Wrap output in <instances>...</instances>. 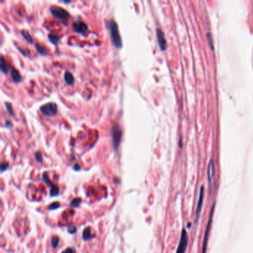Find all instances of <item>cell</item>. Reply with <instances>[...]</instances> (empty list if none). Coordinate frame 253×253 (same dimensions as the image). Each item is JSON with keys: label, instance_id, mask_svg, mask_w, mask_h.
Returning <instances> with one entry per match:
<instances>
[{"label": "cell", "instance_id": "obj_1", "mask_svg": "<svg viewBox=\"0 0 253 253\" xmlns=\"http://www.w3.org/2000/svg\"><path fill=\"white\" fill-rule=\"evenodd\" d=\"M105 23H106V27L109 30L111 39L113 45L117 48H121L123 46V42H122L121 36L120 34L118 25L117 23L114 20H110L108 21H106Z\"/></svg>", "mask_w": 253, "mask_h": 253}, {"label": "cell", "instance_id": "obj_2", "mask_svg": "<svg viewBox=\"0 0 253 253\" xmlns=\"http://www.w3.org/2000/svg\"><path fill=\"white\" fill-rule=\"evenodd\" d=\"M122 137H123V132H122L120 126L117 124L113 125L111 128V137L115 151L118 149L120 145Z\"/></svg>", "mask_w": 253, "mask_h": 253}, {"label": "cell", "instance_id": "obj_3", "mask_svg": "<svg viewBox=\"0 0 253 253\" xmlns=\"http://www.w3.org/2000/svg\"><path fill=\"white\" fill-rule=\"evenodd\" d=\"M50 11L53 17L61 20H68L71 17V14L68 12V11L57 5H52L50 8Z\"/></svg>", "mask_w": 253, "mask_h": 253}, {"label": "cell", "instance_id": "obj_4", "mask_svg": "<svg viewBox=\"0 0 253 253\" xmlns=\"http://www.w3.org/2000/svg\"><path fill=\"white\" fill-rule=\"evenodd\" d=\"M215 203L213 204L212 207L211 212H210L209 218L208 223H207L206 228L205 231V235H204V239H203V248H202V253H206V248H207V243H208V240L209 237V232L210 230H211V226H212V222L213 219V215H214L215 212Z\"/></svg>", "mask_w": 253, "mask_h": 253}, {"label": "cell", "instance_id": "obj_5", "mask_svg": "<svg viewBox=\"0 0 253 253\" xmlns=\"http://www.w3.org/2000/svg\"><path fill=\"white\" fill-rule=\"evenodd\" d=\"M42 114L48 117H53L56 115L58 112L57 105L54 102H48V103L42 105L39 108Z\"/></svg>", "mask_w": 253, "mask_h": 253}, {"label": "cell", "instance_id": "obj_6", "mask_svg": "<svg viewBox=\"0 0 253 253\" xmlns=\"http://www.w3.org/2000/svg\"><path fill=\"white\" fill-rule=\"evenodd\" d=\"M188 244V235L186 229H183L181 232V239H180L179 244H178L177 253H185Z\"/></svg>", "mask_w": 253, "mask_h": 253}, {"label": "cell", "instance_id": "obj_7", "mask_svg": "<svg viewBox=\"0 0 253 253\" xmlns=\"http://www.w3.org/2000/svg\"><path fill=\"white\" fill-rule=\"evenodd\" d=\"M203 197H204V187L203 186H201L200 188V192H199V198L198 202H197V209H196V217H195V224H197L199 218H200V211H201L202 206H203Z\"/></svg>", "mask_w": 253, "mask_h": 253}, {"label": "cell", "instance_id": "obj_8", "mask_svg": "<svg viewBox=\"0 0 253 253\" xmlns=\"http://www.w3.org/2000/svg\"><path fill=\"white\" fill-rule=\"evenodd\" d=\"M73 28L74 31L80 34H85L88 31V27L82 20H77L73 23Z\"/></svg>", "mask_w": 253, "mask_h": 253}, {"label": "cell", "instance_id": "obj_9", "mask_svg": "<svg viewBox=\"0 0 253 253\" xmlns=\"http://www.w3.org/2000/svg\"><path fill=\"white\" fill-rule=\"evenodd\" d=\"M156 32H157V38L158 44H159L160 48L161 50H166V46H167V43H166V38H165V36H164L163 32L162 30L160 29V28H157Z\"/></svg>", "mask_w": 253, "mask_h": 253}, {"label": "cell", "instance_id": "obj_10", "mask_svg": "<svg viewBox=\"0 0 253 253\" xmlns=\"http://www.w3.org/2000/svg\"><path fill=\"white\" fill-rule=\"evenodd\" d=\"M215 175V166L214 163L212 160H210L208 166V181L209 186H212V183L213 178H214Z\"/></svg>", "mask_w": 253, "mask_h": 253}, {"label": "cell", "instance_id": "obj_11", "mask_svg": "<svg viewBox=\"0 0 253 253\" xmlns=\"http://www.w3.org/2000/svg\"><path fill=\"white\" fill-rule=\"evenodd\" d=\"M11 75L13 81L15 82V83H19L23 80V77H22L20 73L16 69H12V68H11Z\"/></svg>", "mask_w": 253, "mask_h": 253}, {"label": "cell", "instance_id": "obj_12", "mask_svg": "<svg viewBox=\"0 0 253 253\" xmlns=\"http://www.w3.org/2000/svg\"><path fill=\"white\" fill-rule=\"evenodd\" d=\"M0 68H1L2 72L5 74H7L9 72V71L11 70L10 66H9L8 62L6 61V59H5L3 56H1V66H0Z\"/></svg>", "mask_w": 253, "mask_h": 253}, {"label": "cell", "instance_id": "obj_13", "mask_svg": "<svg viewBox=\"0 0 253 253\" xmlns=\"http://www.w3.org/2000/svg\"><path fill=\"white\" fill-rule=\"evenodd\" d=\"M64 79H65V82L66 83V84L69 85H73L74 84V81H75L73 74L69 72H66V73H65Z\"/></svg>", "mask_w": 253, "mask_h": 253}, {"label": "cell", "instance_id": "obj_14", "mask_svg": "<svg viewBox=\"0 0 253 253\" xmlns=\"http://www.w3.org/2000/svg\"><path fill=\"white\" fill-rule=\"evenodd\" d=\"M21 34L22 36L25 38L27 42L31 44L34 43V39H33L32 36H31V34H30V33L28 32V31H26V30H22Z\"/></svg>", "mask_w": 253, "mask_h": 253}, {"label": "cell", "instance_id": "obj_15", "mask_svg": "<svg viewBox=\"0 0 253 253\" xmlns=\"http://www.w3.org/2000/svg\"><path fill=\"white\" fill-rule=\"evenodd\" d=\"M91 238V228H89V227H87V228H85V230L83 231V238L85 240V241H87V240L90 239Z\"/></svg>", "mask_w": 253, "mask_h": 253}, {"label": "cell", "instance_id": "obj_16", "mask_svg": "<svg viewBox=\"0 0 253 253\" xmlns=\"http://www.w3.org/2000/svg\"><path fill=\"white\" fill-rule=\"evenodd\" d=\"M36 50H37V51L42 55H46L47 53H48V50H47L45 47L39 45V44H36Z\"/></svg>", "mask_w": 253, "mask_h": 253}, {"label": "cell", "instance_id": "obj_17", "mask_svg": "<svg viewBox=\"0 0 253 253\" xmlns=\"http://www.w3.org/2000/svg\"><path fill=\"white\" fill-rule=\"evenodd\" d=\"M48 39H49V40L52 42V43L56 45V44L58 42V41L59 40V39H60V37L58 36L57 35H56V34H50L48 35Z\"/></svg>", "mask_w": 253, "mask_h": 253}, {"label": "cell", "instance_id": "obj_18", "mask_svg": "<svg viewBox=\"0 0 253 253\" xmlns=\"http://www.w3.org/2000/svg\"><path fill=\"white\" fill-rule=\"evenodd\" d=\"M5 108L6 109H7V111H8V114L11 117L14 116V110H13L12 104L11 103V102H7L5 103Z\"/></svg>", "mask_w": 253, "mask_h": 253}, {"label": "cell", "instance_id": "obj_19", "mask_svg": "<svg viewBox=\"0 0 253 253\" xmlns=\"http://www.w3.org/2000/svg\"><path fill=\"white\" fill-rule=\"evenodd\" d=\"M59 239L57 236H53L51 239V246L53 248L57 247L58 244H59Z\"/></svg>", "mask_w": 253, "mask_h": 253}, {"label": "cell", "instance_id": "obj_20", "mask_svg": "<svg viewBox=\"0 0 253 253\" xmlns=\"http://www.w3.org/2000/svg\"><path fill=\"white\" fill-rule=\"evenodd\" d=\"M59 194V188L57 186H53L50 189V195L51 196H56Z\"/></svg>", "mask_w": 253, "mask_h": 253}, {"label": "cell", "instance_id": "obj_21", "mask_svg": "<svg viewBox=\"0 0 253 253\" xmlns=\"http://www.w3.org/2000/svg\"><path fill=\"white\" fill-rule=\"evenodd\" d=\"M81 203V199L80 198H75L72 200V203H71V205L74 207H77L80 205V203Z\"/></svg>", "mask_w": 253, "mask_h": 253}, {"label": "cell", "instance_id": "obj_22", "mask_svg": "<svg viewBox=\"0 0 253 253\" xmlns=\"http://www.w3.org/2000/svg\"><path fill=\"white\" fill-rule=\"evenodd\" d=\"M35 157H36V160H37V162H39V163L42 162V155L41 152H39V151H36V152L35 153Z\"/></svg>", "mask_w": 253, "mask_h": 253}, {"label": "cell", "instance_id": "obj_23", "mask_svg": "<svg viewBox=\"0 0 253 253\" xmlns=\"http://www.w3.org/2000/svg\"><path fill=\"white\" fill-rule=\"evenodd\" d=\"M59 206H60V205H59V203H58V202H55V203H51V204L49 206L48 209H51V210L56 209L57 208H59Z\"/></svg>", "mask_w": 253, "mask_h": 253}, {"label": "cell", "instance_id": "obj_24", "mask_svg": "<svg viewBox=\"0 0 253 253\" xmlns=\"http://www.w3.org/2000/svg\"><path fill=\"white\" fill-rule=\"evenodd\" d=\"M8 166H9V163L8 162H2V165H1L2 172L5 171L6 169L8 168Z\"/></svg>", "mask_w": 253, "mask_h": 253}, {"label": "cell", "instance_id": "obj_25", "mask_svg": "<svg viewBox=\"0 0 253 253\" xmlns=\"http://www.w3.org/2000/svg\"><path fill=\"white\" fill-rule=\"evenodd\" d=\"M62 253H76V252L74 249H72V248H68V249H66V250L63 251Z\"/></svg>", "mask_w": 253, "mask_h": 253}, {"label": "cell", "instance_id": "obj_26", "mask_svg": "<svg viewBox=\"0 0 253 253\" xmlns=\"http://www.w3.org/2000/svg\"><path fill=\"white\" fill-rule=\"evenodd\" d=\"M69 232H70V233H74V232H76V228L74 226H72V227H69Z\"/></svg>", "mask_w": 253, "mask_h": 253}, {"label": "cell", "instance_id": "obj_27", "mask_svg": "<svg viewBox=\"0 0 253 253\" xmlns=\"http://www.w3.org/2000/svg\"><path fill=\"white\" fill-rule=\"evenodd\" d=\"M12 123L11 121H6L5 122V126H7V127H11L12 126Z\"/></svg>", "mask_w": 253, "mask_h": 253}, {"label": "cell", "instance_id": "obj_28", "mask_svg": "<svg viewBox=\"0 0 253 253\" xmlns=\"http://www.w3.org/2000/svg\"><path fill=\"white\" fill-rule=\"evenodd\" d=\"M63 3H66V4H69V3H71L70 1H63Z\"/></svg>", "mask_w": 253, "mask_h": 253}, {"label": "cell", "instance_id": "obj_29", "mask_svg": "<svg viewBox=\"0 0 253 253\" xmlns=\"http://www.w3.org/2000/svg\"><path fill=\"white\" fill-rule=\"evenodd\" d=\"M77 166V169H80V168H79V166H77V165H76V166ZM75 169H77V167H75Z\"/></svg>", "mask_w": 253, "mask_h": 253}]
</instances>
